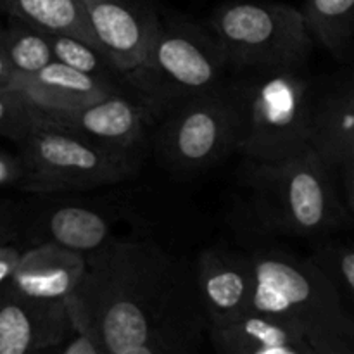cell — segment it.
Segmentation results:
<instances>
[{
	"mask_svg": "<svg viewBox=\"0 0 354 354\" xmlns=\"http://www.w3.org/2000/svg\"><path fill=\"white\" fill-rule=\"evenodd\" d=\"M68 304L106 354H192L207 334L194 263L142 235H113L88 252Z\"/></svg>",
	"mask_w": 354,
	"mask_h": 354,
	"instance_id": "obj_1",
	"label": "cell"
},
{
	"mask_svg": "<svg viewBox=\"0 0 354 354\" xmlns=\"http://www.w3.org/2000/svg\"><path fill=\"white\" fill-rule=\"evenodd\" d=\"M249 218L258 230L318 241L353 223L334 169L311 149L275 162L245 161Z\"/></svg>",
	"mask_w": 354,
	"mask_h": 354,
	"instance_id": "obj_2",
	"label": "cell"
},
{
	"mask_svg": "<svg viewBox=\"0 0 354 354\" xmlns=\"http://www.w3.org/2000/svg\"><path fill=\"white\" fill-rule=\"evenodd\" d=\"M249 254L254 270L252 311L296 328L313 354H354L351 306L306 258L279 248Z\"/></svg>",
	"mask_w": 354,
	"mask_h": 354,
	"instance_id": "obj_3",
	"label": "cell"
},
{
	"mask_svg": "<svg viewBox=\"0 0 354 354\" xmlns=\"http://www.w3.org/2000/svg\"><path fill=\"white\" fill-rule=\"evenodd\" d=\"M237 113V147L245 161L275 162L308 147L315 78L306 69L228 73Z\"/></svg>",
	"mask_w": 354,
	"mask_h": 354,
	"instance_id": "obj_4",
	"label": "cell"
},
{
	"mask_svg": "<svg viewBox=\"0 0 354 354\" xmlns=\"http://www.w3.org/2000/svg\"><path fill=\"white\" fill-rule=\"evenodd\" d=\"M16 145L23 165L19 189L35 196L114 185L131 178L142 162V158L111 151L37 109Z\"/></svg>",
	"mask_w": 354,
	"mask_h": 354,
	"instance_id": "obj_5",
	"label": "cell"
},
{
	"mask_svg": "<svg viewBox=\"0 0 354 354\" xmlns=\"http://www.w3.org/2000/svg\"><path fill=\"white\" fill-rule=\"evenodd\" d=\"M227 78V62L207 24L173 14L161 17L151 52L127 80V88L158 121L178 102L211 92Z\"/></svg>",
	"mask_w": 354,
	"mask_h": 354,
	"instance_id": "obj_6",
	"label": "cell"
},
{
	"mask_svg": "<svg viewBox=\"0 0 354 354\" xmlns=\"http://www.w3.org/2000/svg\"><path fill=\"white\" fill-rule=\"evenodd\" d=\"M207 28L228 73L306 69L313 41L299 7L268 0H230L214 7Z\"/></svg>",
	"mask_w": 354,
	"mask_h": 354,
	"instance_id": "obj_7",
	"label": "cell"
},
{
	"mask_svg": "<svg viewBox=\"0 0 354 354\" xmlns=\"http://www.w3.org/2000/svg\"><path fill=\"white\" fill-rule=\"evenodd\" d=\"M151 145L159 162L178 175L221 165L237 147V113L225 85L182 100L152 127Z\"/></svg>",
	"mask_w": 354,
	"mask_h": 354,
	"instance_id": "obj_8",
	"label": "cell"
},
{
	"mask_svg": "<svg viewBox=\"0 0 354 354\" xmlns=\"http://www.w3.org/2000/svg\"><path fill=\"white\" fill-rule=\"evenodd\" d=\"M83 7L97 45L127 86L147 59L161 24L154 0H83Z\"/></svg>",
	"mask_w": 354,
	"mask_h": 354,
	"instance_id": "obj_9",
	"label": "cell"
},
{
	"mask_svg": "<svg viewBox=\"0 0 354 354\" xmlns=\"http://www.w3.org/2000/svg\"><path fill=\"white\" fill-rule=\"evenodd\" d=\"M44 114V113H41ZM121 154L144 159L154 118L131 92H116L59 114H45Z\"/></svg>",
	"mask_w": 354,
	"mask_h": 354,
	"instance_id": "obj_10",
	"label": "cell"
},
{
	"mask_svg": "<svg viewBox=\"0 0 354 354\" xmlns=\"http://www.w3.org/2000/svg\"><path fill=\"white\" fill-rule=\"evenodd\" d=\"M207 327H220L252 311L254 270L249 252L227 245L203 249L194 263Z\"/></svg>",
	"mask_w": 354,
	"mask_h": 354,
	"instance_id": "obj_11",
	"label": "cell"
},
{
	"mask_svg": "<svg viewBox=\"0 0 354 354\" xmlns=\"http://www.w3.org/2000/svg\"><path fill=\"white\" fill-rule=\"evenodd\" d=\"M71 330L66 299H37L0 286V354L52 353Z\"/></svg>",
	"mask_w": 354,
	"mask_h": 354,
	"instance_id": "obj_12",
	"label": "cell"
},
{
	"mask_svg": "<svg viewBox=\"0 0 354 354\" xmlns=\"http://www.w3.org/2000/svg\"><path fill=\"white\" fill-rule=\"evenodd\" d=\"M308 147L332 169L354 161V80L351 64L327 80L315 78Z\"/></svg>",
	"mask_w": 354,
	"mask_h": 354,
	"instance_id": "obj_13",
	"label": "cell"
},
{
	"mask_svg": "<svg viewBox=\"0 0 354 354\" xmlns=\"http://www.w3.org/2000/svg\"><path fill=\"white\" fill-rule=\"evenodd\" d=\"M113 214L92 203H47L24 209V248L50 242L88 254L113 237Z\"/></svg>",
	"mask_w": 354,
	"mask_h": 354,
	"instance_id": "obj_14",
	"label": "cell"
},
{
	"mask_svg": "<svg viewBox=\"0 0 354 354\" xmlns=\"http://www.w3.org/2000/svg\"><path fill=\"white\" fill-rule=\"evenodd\" d=\"M10 90L44 114L68 113L109 93L130 92L121 83L85 75L59 61L48 62L35 75L16 78Z\"/></svg>",
	"mask_w": 354,
	"mask_h": 354,
	"instance_id": "obj_15",
	"label": "cell"
},
{
	"mask_svg": "<svg viewBox=\"0 0 354 354\" xmlns=\"http://www.w3.org/2000/svg\"><path fill=\"white\" fill-rule=\"evenodd\" d=\"M86 270V254L41 242L23 249L7 283L37 299L62 301L75 294Z\"/></svg>",
	"mask_w": 354,
	"mask_h": 354,
	"instance_id": "obj_16",
	"label": "cell"
},
{
	"mask_svg": "<svg viewBox=\"0 0 354 354\" xmlns=\"http://www.w3.org/2000/svg\"><path fill=\"white\" fill-rule=\"evenodd\" d=\"M206 337L221 354H313L296 328L259 311L227 325L207 327Z\"/></svg>",
	"mask_w": 354,
	"mask_h": 354,
	"instance_id": "obj_17",
	"label": "cell"
},
{
	"mask_svg": "<svg viewBox=\"0 0 354 354\" xmlns=\"http://www.w3.org/2000/svg\"><path fill=\"white\" fill-rule=\"evenodd\" d=\"M311 41L335 61L349 64L353 54L354 0H304L299 7Z\"/></svg>",
	"mask_w": 354,
	"mask_h": 354,
	"instance_id": "obj_18",
	"label": "cell"
},
{
	"mask_svg": "<svg viewBox=\"0 0 354 354\" xmlns=\"http://www.w3.org/2000/svg\"><path fill=\"white\" fill-rule=\"evenodd\" d=\"M0 12L19 17L48 33L71 35L99 48L83 0H0Z\"/></svg>",
	"mask_w": 354,
	"mask_h": 354,
	"instance_id": "obj_19",
	"label": "cell"
},
{
	"mask_svg": "<svg viewBox=\"0 0 354 354\" xmlns=\"http://www.w3.org/2000/svg\"><path fill=\"white\" fill-rule=\"evenodd\" d=\"M6 44L14 80L35 75L54 61L47 31L26 23L16 16H7Z\"/></svg>",
	"mask_w": 354,
	"mask_h": 354,
	"instance_id": "obj_20",
	"label": "cell"
},
{
	"mask_svg": "<svg viewBox=\"0 0 354 354\" xmlns=\"http://www.w3.org/2000/svg\"><path fill=\"white\" fill-rule=\"evenodd\" d=\"M308 261L337 289L342 299L353 306L354 299V252L346 241L328 237L318 239Z\"/></svg>",
	"mask_w": 354,
	"mask_h": 354,
	"instance_id": "obj_21",
	"label": "cell"
},
{
	"mask_svg": "<svg viewBox=\"0 0 354 354\" xmlns=\"http://www.w3.org/2000/svg\"><path fill=\"white\" fill-rule=\"evenodd\" d=\"M47 35L52 47V54H54V61L62 62V64L69 66L76 71L85 73V75L97 76V78L107 80V82L124 85L118 69L111 64L106 54L100 52L95 45L71 37V35L48 33V31Z\"/></svg>",
	"mask_w": 354,
	"mask_h": 354,
	"instance_id": "obj_22",
	"label": "cell"
},
{
	"mask_svg": "<svg viewBox=\"0 0 354 354\" xmlns=\"http://www.w3.org/2000/svg\"><path fill=\"white\" fill-rule=\"evenodd\" d=\"M33 113V107L16 90H0V137L17 144L26 135Z\"/></svg>",
	"mask_w": 354,
	"mask_h": 354,
	"instance_id": "obj_23",
	"label": "cell"
},
{
	"mask_svg": "<svg viewBox=\"0 0 354 354\" xmlns=\"http://www.w3.org/2000/svg\"><path fill=\"white\" fill-rule=\"evenodd\" d=\"M24 228V207L9 199H0V244H21Z\"/></svg>",
	"mask_w": 354,
	"mask_h": 354,
	"instance_id": "obj_24",
	"label": "cell"
},
{
	"mask_svg": "<svg viewBox=\"0 0 354 354\" xmlns=\"http://www.w3.org/2000/svg\"><path fill=\"white\" fill-rule=\"evenodd\" d=\"M335 183H337L339 197L348 209L349 214L354 216V161L346 162L334 169Z\"/></svg>",
	"mask_w": 354,
	"mask_h": 354,
	"instance_id": "obj_25",
	"label": "cell"
},
{
	"mask_svg": "<svg viewBox=\"0 0 354 354\" xmlns=\"http://www.w3.org/2000/svg\"><path fill=\"white\" fill-rule=\"evenodd\" d=\"M23 180V165L17 156L0 151V189L19 187Z\"/></svg>",
	"mask_w": 354,
	"mask_h": 354,
	"instance_id": "obj_26",
	"label": "cell"
},
{
	"mask_svg": "<svg viewBox=\"0 0 354 354\" xmlns=\"http://www.w3.org/2000/svg\"><path fill=\"white\" fill-rule=\"evenodd\" d=\"M21 244H0V286L9 280L23 252Z\"/></svg>",
	"mask_w": 354,
	"mask_h": 354,
	"instance_id": "obj_27",
	"label": "cell"
},
{
	"mask_svg": "<svg viewBox=\"0 0 354 354\" xmlns=\"http://www.w3.org/2000/svg\"><path fill=\"white\" fill-rule=\"evenodd\" d=\"M14 83V71L10 66L6 44V26L0 21V90H10Z\"/></svg>",
	"mask_w": 354,
	"mask_h": 354,
	"instance_id": "obj_28",
	"label": "cell"
}]
</instances>
